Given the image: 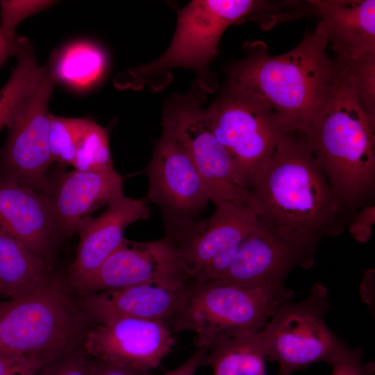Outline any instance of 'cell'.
Returning <instances> with one entry per match:
<instances>
[{"mask_svg":"<svg viewBox=\"0 0 375 375\" xmlns=\"http://www.w3.org/2000/svg\"><path fill=\"white\" fill-rule=\"evenodd\" d=\"M257 220L310 268L322 238L340 235L342 203L300 132L283 131L249 190Z\"/></svg>","mask_w":375,"mask_h":375,"instance_id":"1","label":"cell"},{"mask_svg":"<svg viewBox=\"0 0 375 375\" xmlns=\"http://www.w3.org/2000/svg\"><path fill=\"white\" fill-rule=\"evenodd\" d=\"M320 14L332 49L356 58L375 53L374 0L308 1Z\"/></svg>","mask_w":375,"mask_h":375,"instance_id":"20","label":"cell"},{"mask_svg":"<svg viewBox=\"0 0 375 375\" xmlns=\"http://www.w3.org/2000/svg\"><path fill=\"white\" fill-rule=\"evenodd\" d=\"M374 222V206H367L357 214L351 224L349 232L357 241L361 243L366 242L372 236Z\"/></svg>","mask_w":375,"mask_h":375,"instance_id":"31","label":"cell"},{"mask_svg":"<svg viewBox=\"0 0 375 375\" xmlns=\"http://www.w3.org/2000/svg\"><path fill=\"white\" fill-rule=\"evenodd\" d=\"M50 265L0 225V289L17 299L47 285L53 278Z\"/></svg>","mask_w":375,"mask_h":375,"instance_id":"21","label":"cell"},{"mask_svg":"<svg viewBox=\"0 0 375 375\" xmlns=\"http://www.w3.org/2000/svg\"><path fill=\"white\" fill-rule=\"evenodd\" d=\"M85 319L57 277L26 296L0 301V347L21 353L36 373L83 344Z\"/></svg>","mask_w":375,"mask_h":375,"instance_id":"6","label":"cell"},{"mask_svg":"<svg viewBox=\"0 0 375 375\" xmlns=\"http://www.w3.org/2000/svg\"><path fill=\"white\" fill-rule=\"evenodd\" d=\"M0 225L49 263L59 235L48 197L0 178Z\"/></svg>","mask_w":375,"mask_h":375,"instance_id":"17","label":"cell"},{"mask_svg":"<svg viewBox=\"0 0 375 375\" xmlns=\"http://www.w3.org/2000/svg\"><path fill=\"white\" fill-rule=\"evenodd\" d=\"M16 28L0 24V68L11 56H15L21 36L15 33Z\"/></svg>","mask_w":375,"mask_h":375,"instance_id":"32","label":"cell"},{"mask_svg":"<svg viewBox=\"0 0 375 375\" xmlns=\"http://www.w3.org/2000/svg\"><path fill=\"white\" fill-rule=\"evenodd\" d=\"M333 62L336 75L352 88L365 109L375 117V53L356 58L337 55Z\"/></svg>","mask_w":375,"mask_h":375,"instance_id":"24","label":"cell"},{"mask_svg":"<svg viewBox=\"0 0 375 375\" xmlns=\"http://www.w3.org/2000/svg\"><path fill=\"white\" fill-rule=\"evenodd\" d=\"M48 64L57 83L81 89L90 86L101 77L106 58L96 44L76 41L52 53Z\"/></svg>","mask_w":375,"mask_h":375,"instance_id":"22","label":"cell"},{"mask_svg":"<svg viewBox=\"0 0 375 375\" xmlns=\"http://www.w3.org/2000/svg\"><path fill=\"white\" fill-rule=\"evenodd\" d=\"M94 361V375H147L112 362L97 359Z\"/></svg>","mask_w":375,"mask_h":375,"instance_id":"34","label":"cell"},{"mask_svg":"<svg viewBox=\"0 0 375 375\" xmlns=\"http://www.w3.org/2000/svg\"><path fill=\"white\" fill-rule=\"evenodd\" d=\"M279 3L255 0H194L178 15L176 31L164 53L156 60L126 72L127 87L148 85L153 90L164 88L171 81V70L183 67L194 70L197 80L209 93L217 83L209 66L216 55L218 43L231 25L249 19L273 16Z\"/></svg>","mask_w":375,"mask_h":375,"instance_id":"4","label":"cell"},{"mask_svg":"<svg viewBox=\"0 0 375 375\" xmlns=\"http://www.w3.org/2000/svg\"><path fill=\"white\" fill-rule=\"evenodd\" d=\"M73 167L79 171L114 169L108 130L88 118L80 138Z\"/></svg>","mask_w":375,"mask_h":375,"instance_id":"25","label":"cell"},{"mask_svg":"<svg viewBox=\"0 0 375 375\" xmlns=\"http://www.w3.org/2000/svg\"><path fill=\"white\" fill-rule=\"evenodd\" d=\"M267 354L258 333L224 342L208 351L212 375H266Z\"/></svg>","mask_w":375,"mask_h":375,"instance_id":"23","label":"cell"},{"mask_svg":"<svg viewBox=\"0 0 375 375\" xmlns=\"http://www.w3.org/2000/svg\"><path fill=\"white\" fill-rule=\"evenodd\" d=\"M297 265L300 262L293 249L257 220L218 281L242 285L281 283Z\"/></svg>","mask_w":375,"mask_h":375,"instance_id":"19","label":"cell"},{"mask_svg":"<svg viewBox=\"0 0 375 375\" xmlns=\"http://www.w3.org/2000/svg\"><path fill=\"white\" fill-rule=\"evenodd\" d=\"M94 323L83 342L87 353L140 373L158 367L174 343L165 321L117 317Z\"/></svg>","mask_w":375,"mask_h":375,"instance_id":"13","label":"cell"},{"mask_svg":"<svg viewBox=\"0 0 375 375\" xmlns=\"http://www.w3.org/2000/svg\"><path fill=\"white\" fill-rule=\"evenodd\" d=\"M153 283L185 286L175 249L166 237L146 242L124 238L76 290L88 294Z\"/></svg>","mask_w":375,"mask_h":375,"instance_id":"14","label":"cell"},{"mask_svg":"<svg viewBox=\"0 0 375 375\" xmlns=\"http://www.w3.org/2000/svg\"><path fill=\"white\" fill-rule=\"evenodd\" d=\"M257 219L247 204L223 201L206 219L166 235L178 258L185 287L219 280Z\"/></svg>","mask_w":375,"mask_h":375,"instance_id":"11","label":"cell"},{"mask_svg":"<svg viewBox=\"0 0 375 375\" xmlns=\"http://www.w3.org/2000/svg\"><path fill=\"white\" fill-rule=\"evenodd\" d=\"M53 1H0L1 24L16 28L24 19L51 6Z\"/></svg>","mask_w":375,"mask_h":375,"instance_id":"28","label":"cell"},{"mask_svg":"<svg viewBox=\"0 0 375 375\" xmlns=\"http://www.w3.org/2000/svg\"><path fill=\"white\" fill-rule=\"evenodd\" d=\"M185 290L183 285L153 283L84 294L83 308L94 322L117 317L171 321Z\"/></svg>","mask_w":375,"mask_h":375,"instance_id":"18","label":"cell"},{"mask_svg":"<svg viewBox=\"0 0 375 375\" xmlns=\"http://www.w3.org/2000/svg\"><path fill=\"white\" fill-rule=\"evenodd\" d=\"M335 74L326 107L301 133L342 205H356L374 192L375 117Z\"/></svg>","mask_w":375,"mask_h":375,"instance_id":"3","label":"cell"},{"mask_svg":"<svg viewBox=\"0 0 375 375\" xmlns=\"http://www.w3.org/2000/svg\"><path fill=\"white\" fill-rule=\"evenodd\" d=\"M328 290L315 283L304 299L281 303L258 333L267 357L291 374L311 365H331L349 347L327 326Z\"/></svg>","mask_w":375,"mask_h":375,"instance_id":"8","label":"cell"},{"mask_svg":"<svg viewBox=\"0 0 375 375\" xmlns=\"http://www.w3.org/2000/svg\"><path fill=\"white\" fill-rule=\"evenodd\" d=\"M278 375H290V374L279 369Z\"/></svg>","mask_w":375,"mask_h":375,"instance_id":"35","label":"cell"},{"mask_svg":"<svg viewBox=\"0 0 375 375\" xmlns=\"http://www.w3.org/2000/svg\"><path fill=\"white\" fill-rule=\"evenodd\" d=\"M145 171L149 183L147 198L160 209L166 235L197 219L210 201L188 152L165 128Z\"/></svg>","mask_w":375,"mask_h":375,"instance_id":"12","label":"cell"},{"mask_svg":"<svg viewBox=\"0 0 375 375\" xmlns=\"http://www.w3.org/2000/svg\"><path fill=\"white\" fill-rule=\"evenodd\" d=\"M0 375H35V372L21 353L0 347Z\"/></svg>","mask_w":375,"mask_h":375,"instance_id":"30","label":"cell"},{"mask_svg":"<svg viewBox=\"0 0 375 375\" xmlns=\"http://www.w3.org/2000/svg\"><path fill=\"white\" fill-rule=\"evenodd\" d=\"M208 92L196 79L190 90L165 104L162 128L183 145L198 171L210 201L247 204L249 192L238 183L226 151L216 138L206 109Z\"/></svg>","mask_w":375,"mask_h":375,"instance_id":"10","label":"cell"},{"mask_svg":"<svg viewBox=\"0 0 375 375\" xmlns=\"http://www.w3.org/2000/svg\"><path fill=\"white\" fill-rule=\"evenodd\" d=\"M150 215L151 208L144 199H131L122 193L98 217L84 219L76 231L79 243L68 272L70 287L76 290L119 247L126 227Z\"/></svg>","mask_w":375,"mask_h":375,"instance_id":"15","label":"cell"},{"mask_svg":"<svg viewBox=\"0 0 375 375\" xmlns=\"http://www.w3.org/2000/svg\"><path fill=\"white\" fill-rule=\"evenodd\" d=\"M56 83L49 64L41 66L35 83L6 125L7 138L0 149V178L48 198L53 183L47 171L53 162L49 144L48 105Z\"/></svg>","mask_w":375,"mask_h":375,"instance_id":"9","label":"cell"},{"mask_svg":"<svg viewBox=\"0 0 375 375\" xmlns=\"http://www.w3.org/2000/svg\"><path fill=\"white\" fill-rule=\"evenodd\" d=\"M88 120V118H68L50 114L49 144L53 161L62 166H73Z\"/></svg>","mask_w":375,"mask_h":375,"instance_id":"26","label":"cell"},{"mask_svg":"<svg viewBox=\"0 0 375 375\" xmlns=\"http://www.w3.org/2000/svg\"><path fill=\"white\" fill-rule=\"evenodd\" d=\"M94 358L83 344L44 367L35 375H94Z\"/></svg>","mask_w":375,"mask_h":375,"instance_id":"27","label":"cell"},{"mask_svg":"<svg viewBox=\"0 0 375 375\" xmlns=\"http://www.w3.org/2000/svg\"><path fill=\"white\" fill-rule=\"evenodd\" d=\"M123 177L115 169L64 173L53 183L49 200L58 235H71L82 221L122 192Z\"/></svg>","mask_w":375,"mask_h":375,"instance_id":"16","label":"cell"},{"mask_svg":"<svg viewBox=\"0 0 375 375\" xmlns=\"http://www.w3.org/2000/svg\"><path fill=\"white\" fill-rule=\"evenodd\" d=\"M293 295L284 283L242 285L217 281L190 285L171 321L175 330L193 333L197 347L208 352L227 340L258 333Z\"/></svg>","mask_w":375,"mask_h":375,"instance_id":"5","label":"cell"},{"mask_svg":"<svg viewBox=\"0 0 375 375\" xmlns=\"http://www.w3.org/2000/svg\"><path fill=\"white\" fill-rule=\"evenodd\" d=\"M1 295V289H0V296Z\"/></svg>","mask_w":375,"mask_h":375,"instance_id":"36","label":"cell"},{"mask_svg":"<svg viewBox=\"0 0 375 375\" xmlns=\"http://www.w3.org/2000/svg\"><path fill=\"white\" fill-rule=\"evenodd\" d=\"M328 39L320 20L292 50L271 56L261 41L244 44L245 56L228 69V83L261 99L284 131L303 133L320 116L335 83Z\"/></svg>","mask_w":375,"mask_h":375,"instance_id":"2","label":"cell"},{"mask_svg":"<svg viewBox=\"0 0 375 375\" xmlns=\"http://www.w3.org/2000/svg\"><path fill=\"white\" fill-rule=\"evenodd\" d=\"M331 365V375H374V362L364 363L360 349L348 348Z\"/></svg>","mask_w":375,"mask_h":375,"instance_id":"29","label":"cell"},{"mask_svg":"<svg viewBox=\"0 0 375 375\" xmlns=\"http://www.w3.org/2000/svg\"><path fill=\"white\" fill-rule=\"evenodd\" d=\"M207 351L199 349L183 364L163 375H195L198 369L204 364Z\"/></svg>","mask_w":375,"mask_h":375,"instance_id":"33","label":"cell"},{"mask_svg":"<svg viewBox=\"0 0 375 375\" xmlns=\"http://www.w3.org/2000/svg\"><path fill=\"white\" fill-rule=\"evenodd\" d=\"M206 110L238 183L249 192L284 131L277 117L258 97L228 82Z\"/></svg>","mask_w":375,"mask_h":375,"instance_id":"7","label":"cell"}]
</instances>
